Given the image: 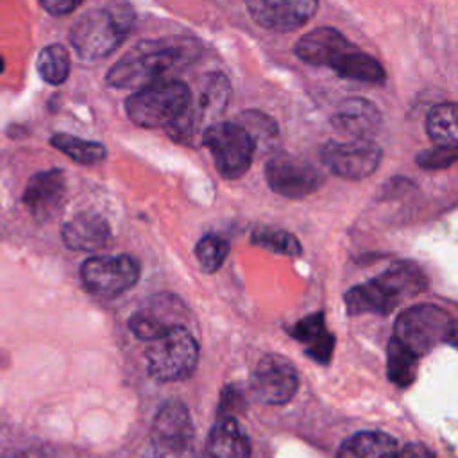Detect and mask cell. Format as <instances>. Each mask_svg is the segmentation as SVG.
Instances as JSON below:
<instances>
[{
    "label": "cell",
    "instance_id": "e575fe53",
    "mask_svg": "<svg viewBox=\"0 0 458 458\" xmlns=\"http://www.w3.org/2000/svg\"><path fill=\"white\" fill-rule=\"evenodd\" d=\"M0 458H25L21 453H14V451H9V453H4Z\"/></svg>",
    "mask_w": 458,
    "mask_h": 458
},
{
    "label": "cell",
    "instance_id": "1f68e13d",
    "mask_svg": "<svg viewBox=\"0 0 458 458\" xmlns=\"http://www.w3.org/2000/svg\"><path fill=\"white\" fill-rule=\"evenodd\" d=\"M458 157V147H433L424 148L415 156V163L422 170H442L454 165Z\"/></svg>",
    "mask_w": 458,
    "mask_h": 458
},
{
    "label": "cell",
    "instance_id": "9a60e30c",
    "mask_svg": "<svg viewBox=\"0 0 458 458\" xmlns=\"http://www.w3.org/2000/svg\"><path fill=\"white\" fill-rule=\"evenodd\" d=\"M333 129L352 140H370L381 127V113L363 97H349L338 104L329 118Z\"/></svg>",
    "mask_w": 458,
    "mask_h": 458
},
{
    "label": "cell",
    "instance_id": "7c38bea8",
    "mask_svg": "<svg viewBox=\"0 0 458 458\" xmlns=\"http://www.w3.org/2000/svg\"><path fill=\"white\" fill-rule=\"evenodd\" d=\"M299 388L293 363L281 354L263 356L250 374V392L263 404H286Z\"/></svg>",
    "mask_w": 458,
    "mask_h": 458
},
{
    "label": "cell",
    "instance_id": "ba28073f",
    "mask_svg": "<svg viewBox=\"0 0 458 458\" xmlns=\"http://www.w3.org/2000/svg\"><path fill=\"white\" fill-rule=\"evenodd\" d=\"M200 143L209 148L216 172L229 181L240 179L252 165L256 143L238 122H216L209 125Z\"/></svg>",
    "mask_w": 458,
    "mask_h": 458
},
{
    "label": "cell",
    "instance_id": "3957f363",
    "mask_svg": "<svg viewBox=\"0 0 458 458\" xmlns=\"http://www.w3.org/2000/svg\"><path fill=\"white\" fill-rule=\"evenodd\" d=\"M132 23L134 13L125 2L93 7L70 29V43L82 61H100L125 41Z\"/></svg>",
    "mask_w": 458,
    "mask_h": 458
},
{
    "label": "cell",
    "instance_id": "836d02e7",
    "mask_svg": "<svg viewBox=\"0 0 458 458\" xmlns=\"http://www.w3.org/2000/svg\"><path fill=\"white\" fill-rule=\"evenodd\" d=\"M84 0H39L41 7L45 11H48L50 14H55V16H63V14H68L72 13L73 9H77Z\"/></svg>",
    "mask_w": 458,
    "mask_h": 458
},
{
    "label": "cell",
    "instance_id": "6da1fadb",
    "mask_svg": "<svg viewBox=\"0 0 458 458\" xmlns=\"http://www.w3.org/2000/svg\"><path fill=\"white\" fill-rule=\"evenodd\" d=\"M199 55L200 43L193 38L143 39L109 68L106 82L116 89H140L182 72Z\"/></svg>",
    "mask_w": 458,
    "mask_h": 458
},
{
    "label": "cell",
    "instance_id": "484cf974",
    "mask_svg": "<svg viewBox=\"0 0 458 458\" xmlns=\"http://www.w3.org/2000/svg\"><path fill=\"white\" fill-rule=\"evenodd\" d=\"M38 73L48 84H63L70 73V55L63 45H48L38 55Z\"/></svg>",
    "mask_w": 458,
    "mask_h": 458
},
{
    "label": "cell",
    "instance_id": "4316f807",
    "mask_svg": "<svg viewBox=\"0 0 458 458\" xmlns=\"http://www.w3.org/2000/svg\"><path fill=\"white\" fill-rule=\"evenodd\" d=\"M252 243L259 245L267 250L284 254V256H299L302 252L299 240L292 233H288L284 229H277V227L254 229Z\"/></svg>",
    "mask_w": 458,
    "mask_h": 458
},
{
    "label": "cell",
    "instance_id": "277c9868",
    "mask_svg": "<svg viewBox=\"0 0 458 458\" xmlns=\"http://www.w3.org/2000/svg\"><path fill=\"white\" fill-rule=\"evenodd\" d=\"M190 93V88L175 79L147 84L125 98L127 118L138 127L166 129L184 113Z\"/></svg>",
    "mask_w": 458,
    "mask_h": 458
},
{
    "label": "cell",
    "instance_id": "8fae6325",
    "mask_svg": "<svg viewBox=\"0 0 458 458\" xmlns=\"http://www.w3.org/2000/svg\"><path fill=\"white\" fill-rule=\"evenodd\" d=\"M320 157L335 175L349 181H361L377 170L383 150L372 140H329L324 143Z\"/></svg>",
    "mask_w": 458,
    "mask_h": 458
},
{
    "label": "cell",
    "instance_id": "30bf717a",
    "mask_svg": "<svg viewBox=\"0 0 458 458\" xmlns=\"http://www.w3.org/2000/svg\"><path fill=\"white\" fill-rule=\"evenodd\" d=\"M140 272L138 259L129 254L93 256L82 263L81 279L93 295L116 297L138 283Z\"/></svg>",
    "mask_w": 458,
    "mask_h": 458
},
{
    "label": "cell",
    "instance_id": "5bb4252c",
    "mask_svg": "<svg viewBox=\"0 0 458 458\" xmlns=\"http://www.w3.org/2000/svg\"><path fill=\"white\" fill-rule=\"evenodd\" d=\"M66 197V175L59 168L38 172L25 186L23 204L34 218L47 220L54 216Z\"/></svg>",
    "mask_w": 458,
    "mask_h": 458
},
{
    "label": "cell",
    "instance_id": "4fadbf2b",
    "mask_svg": "<svg viewBox=\"0 0 458 458\" xmlns=\"http://www.w3.org/2000/svg\"><path fill=\"white\" fill-rule=\"evenodd\" d=\"M250 18L272 32H292L308 23L318 0H245Z\"/></svg>",
    "mask_w": 458,
    "mask_h": 458
},
{
    "label": "cell",
    "instance_id": "ffe728a7",
    "mask_svg": "<svg viewBox=\"0 0 458 458\" xmlns=\"http://www.w3.org/2000/svg\"><path fill=\"white\" fill-rule=\"evenodd\" d=\"M150 437L166 440H195L193 422L186 404L179 399L165 401L154 417Z\"/></svg>",
    "mask_w": 458,
    "mask_h": 458
},
{
    "label": "cell",
    "instance_id": "83f0119b",
    "mask_svg": "<svg viewBox=\"0 0 458 458\" xmlns=\"http://www.w3.org/2000/svg\"><path fill=\"white\" fill-rule=\"evenodd\" d=\"M229 254V243L218 234H204L195 245V258L206 274L216 272Z\"/></svg>",
    "mask_w": 458,
    "mask_h": 458
},
{
    "label": "cell",
    "instance_id": "52a82bcc",
    "mask_svg": "<svg viewBox=\"0 0 458 458\" xmlns=\"http://www.w3.org/2000/svg\"><path fill=\"white\" fill-rule=\"evenodd\" d=\"M394 338L417 356L429 352L437 344L456 340V324L437 304H415L404 310L394 324Z\"/></svg>",
    "mask_w": 458,
    "mask_h": 458
},
{
    "label": "cell",
    "instance_id": "d6986e66",
    "mask_svg": "<svg viewBox=\"0 0 458 458\" xmlns=\"http://www.w3.org/2000/svg\"><path fill=\"white\" fill-rule=\"evenodd\" d=\"M290 335L304 347L311 360L318 363H327L331 360L335 338L327 331L322 313H311L304 317L290 329Z\"/></svg>",
    "mask_w": 458,
    "mask_h": 458
},
{
    "label": "cell",
    "instance_id": "5b68a950",
    "mask_svg": "<svg viewBox=\"0 0 458 458\" xmlns=\"http://www.w3.org/2000/svg\"><path fill=\"white\" fill-rule=\"evenodd\" d=\"M231 97V86L224 73L211 72L206 73L199 84L197 91L190 93V102L184 113L166 127L170 138L182 140L191 143L193 138L202 136V132L218 122L220 114L225 111V106Z\"/></svg>",
    "mask_w": 458,
    "mask_h": 458
},
{
    "label": "cell",
    "instance_id": "7a4b0ae2",
    "mask_svg": "<svg viewBox=\"0 0 458 458\" xmlns=\"http://www.w3.org/2000/svg\"><path fill=\"white\" fill-rule=\"evenodd\" d=\"M426 284V276L415 263L395 261L379 276L349 288L344 304L349 315H388L401 301L420 293Z\"/></svg>",
    "mask_w": 458,
    "mask_h": 458
},
{
    "label": "cell",
    "instance_id": "7402d4cb",
    "mask_svg": "<svg viewBox=\"0 0 458 458\" xmlns=\"http://www.w3.org/2000/svg\"><path fill=\"white\" fill-rule=\"evenodd\" d=\"M395 447V438L385 431H358L342 442L336 458H388Z\"/></svg>",
    "mask_w": 458,
    "mask_h": 458
},
{
    "label": "cell",
    "instance_id": "e0dca14e",
    "mask_svg": "<svg viewBox=\"0 0 458 458\" xmlns=\"http://www.w3.org/2000/svg\"><path fill=\"white\" fill-rule=\"evenodd\" d=\"M61 238L64 245L79 252H95L104 249L111 240V229L98 213L84 211L70 218L63 229Z\"/></svg>",
    "mask_w": 458,
    "mask_h": 458
},
{
    "label": "cell",
    "instance_id": "2e32d148",
    "mask_svg": "<svg viewBox=\"0 0 458 458\" xmlns=\"http://www.w3.org/2000/svg\"><path fill=\"white\" fill-rule=\"evenodd\" d=\"M354 45L335 27H318L297 39L293 52L310 66H331Z\"/></svg>",
    "mask_w": 458,
    "mask_h": 458
},
{
    "label": "cell",
    "instance_id": "f546056e",
    "mask_svg": "<svg viewBox=\"0 0 458 458\" xmlns=\"http://www.w3.org/2000/svg\"><path fill=\"white\" fill-rule=\"evenodd\" d=\"M143 458H200L195 440H166L152 438L143 453Z\"/></svg>",
    "mask_w": 458,
    "mask_h": 458
},
{
    "label": "cell",
    "instance_id": "4dcf8cb0",
    "mask_svg": "<svg viewBox=\"0 0 458 458\" xmlns=\"http://www.w3.org/2000/svg\"><path fill=\"white\" fill-rule=\"evenodd\" d=\"M236 122L252 136L256 147L259 145L261 140L270 141L272 138L277 136V127H276L274 120L268 118L267 114L259 113V111H254V109H252V111L240 113Z\"/></svg>",
    "mask_w": 458,
    "mask_h": 458
},
{
    "label": "cell",
    "instance_id": "d4e9b609",
    "mask_svg": "<svg viewBox=\"0 0 458 458\" xmlns=\"http://www.w3.org/2000/svg\"><path fill=\"white\" fill-rule=\"evenodd\" d=\"M50 143L57 150L66 154L70 159H73L75 163H81V165H97V163L104 161L106 154H107L106 147L102 143L82 140V138L64 134V132L54 134L50 138Z\"/></svg>",
    "mask_w": 458,
    "mask_h": 458
},
{
    "label": "cell",
    "instance_id": "8992f818",
    "mask_svg": "<svg viewBox=\"0 0 458 458\" xmlns=\"http://www.w3.org/2000/svg\"><path fill=\"white\" fill-rule=\"evenodd\" d=\"M147 370L152 379L168 383L191 376L199 361V344L181 324L172 326L161 336L147 342Z\"/></svg>",
    "mask_w": 458,
    "mask_h": 458
},
{
    "label": "cell",
    "instance_id": "44dd1931",
    "mask_svg": "<svg viewBox=\"0 0 458 458\" xmlns=\"http://www.w3.org/2000/svg\"><path fill=\"white\" fill-rule=\"evenodd\" d=\"M329 68L338 77L347 81L365 82L372 86H379L386 81V72L381 66V63L356 47L344 52Z\"/></svg>",
    "mask_w": 458,
    "mask_h": 458
},
{
    "label": "cell",
    "instance_id": "9c48e42d",
    "mask_svg": "<svg viewBox=\"0 0 458 458\" xmlns=\"http://www.w3.org/2000/svg\"><path fill=\"white\" fill-rule=\"evenodd\" d=\"M265 179L268 188L286 199H304L324 184L322 172L306 157L279 150L267 159Z\"/></svg>",
    "mask_w": 458,
    "mask_h": 458
},
{
    "label": "cell",
    "instance_id": "ac0fdd59",
    "mask_svg": "<svg viewBox=\"0 0 458 458\" xmlns=\"http://www.w3.org/2000/svg\"><path fill=\"white\" fill-rule=\"evenodd\" d=\"M209 458H250V442L234 417H222L209 431Z\"/></svg>",
    "mask_w": 458,
    "mask_h": 458
},
{
    "label": "cell",
    "instance_id": "cb8c5ba5",
    "mask_svg": "<svg viewBox=\"0 0 458 458\" xmlns=\"http://www.w3.org/2000/svg\"><path fill=\"white\" fill-rule=\"evenodd\" d=\"M419 356L392 336L386 345V376L399 388L410 386L417 377Z\"/></svg>",
    "mask_w": 458,
    "mask_h": 458
},
{
    "label": "cell",
    "instance_id": "d6a6232c",
    "mask_svg": "<svg viewBox=\"0 0 458 458\" xmlns=\"http://www.w3.org/2000/svg\"><path fill=\"white\" fill-rule=\"evenodd\" d=\"M388 458H435V454L422 442H410L404 447H401L397 453L394 451Z\"/></svg>",
    "mask_w": 458,
    "mask_h": 458
},
{
    "label": "cell",
    "instance_id": "f1b7e54d",
    "mask_svg": "<svg viewBox=\"0 0 458 458\" xmlns=\"http://www.w3.org/2000/svg\"><path fill=\"white\" fill-rule=\"evenodd\" d=\"M172 326H175V324H172L165 317H161V313L157 311L156 306L147 308V310H140L129 318L131 333L138 340H143V342H150V340L161 336Z\"/></svg>",
    "mask_w": 458,
    "mask_h": 458
},
{
    "label": "cell",
    "instance_id": "603a6c76",
    "mask_svg": "<svg viewBox=\"0 0 458 458\" xmlns=\"http://www.w3.org/2000/svg\"><path fill=\"white\" fill-rule=\"evenodd\" d=\"M426 132L435 147H458V109L454 102L431 107L426 116Z\"/></svg>",
    "mask_w": 458,
    "mask_h": 458
}]
</instances>
